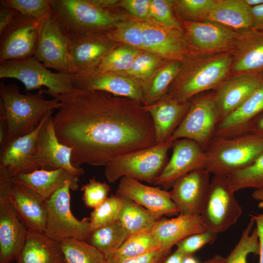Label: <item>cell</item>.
Masks as SVG:
<instances>
[{
    "mask_svg": "<svg viewBox=\"0 0 263 263\" xmlns=\"http://www.w3.org/2000/svg\"><path fill=\"white\" fill-rule=\"evenodd\" d=\"M51 96L61 103L53 122L58 140L73 149L75 167H105L118 156L156 145L151 117L138 101L75 88Z\"/></svg>",
    "mask_w": 263,
    "mask_h": 263,
    "instance_id": "obj_1",
    "label": "cell"
},
{
    "mask_svg": "<svg viewBox=\"0 0 263 263\" xmlns=\"http://www.w3.org/2000/svg\"><path fill=\"white\" fill-rule=\"evenodd\" d=\"M178 75L166 94L179 102L191 100L196 95L216 90L227 77L233 61V53L200 54L190 52L183 60Z\"/></svg>",
    "mask_w": 263,
    "mask_h": 263,
    "instance_id": "obj_2",
    "label": "cell"
},
{
    "mask_svg": "<svg viewBox=\"0 0 263 263\" xmlns=\"http://www.w3.org/2000/svg\"><path fill=\"white\" fill-rule=\"evenodd\" d=\"M43 94L40 90L34 94H24L16 85L0 83V115L4 117L7 125L2 146L32 132L45 115L61 106L57 99H46Z\"/></svg>",
    "mask_w": 263,
    "mask_h": 263,
    "instance_id": "obj_3",
    "label": "cell"
},
{
    "mask_svg": "<svg viewBox=\"0 0 263 263\" xmlns=\"http://www.w3.org/2000/svg\"><path fill=\"white\" fill-rule=\"evenodd\" d=\"M50 3L52 16L70 37L107 33L122 22L113 10L91 0H50Z\"/></svg>",
    "mask_w": 263,
    "mask_h": 263,
    "instance_id": "obj_4",
    "label": "cell"
},
{
    "mask_svg": "<svg viewBox=\"0 0 263 263\" xmlns=\"http://www.w3.org/2000/svg\"><path fill=\"white\" fill-rule=\"evenodd\" d=\"M205 151V169L214 175L227 177L249 166L263 153V138L252 135L213 136Z\"/></svg>",
    "mask_w": 263,
    "mask_h": 263,
    "instance_id": "obj_5",
    "label": "cell"
},
{
    "mask_svg": "<svg viewBox=\"0 0 263 263\" xmlns=\"http://www.w3.org/2000/svg\"><path fill=\"white\" fill-rule=\"evenodd\" d=\"M173 142L168 140L113 158L105 166L107 181L113 183L126 176L153 184L168 162V152Z\"/></svg>",
    "mask_w": 263,
    "mask_h": 263,
    "instance_id": "obj_6",
    "label": "cell"
},
{
    "mask_svg": "<svg viewBox=\"0 0 263 263\" xmlns=\"http://www.w3.org/2000/svg\"><path fill=\"white\" fill-rule=\"evenodd\" d=\"M0 78L21 81L27 91L40 88L50 96L68 93L74 89L70 74L49 71L35 56L18 60L0 61Z\"/></svg>",
    "mask_w": 263,
    "mask_h": 263,
    "instance_id": "obj_7",
    "label": "cell"
},
{
    "mask_svg": "<svg viewBox=\"0 0 263 263\" xmlns=\"http://www.w3.org/2000/svg\"><path fill=\"white\" fill-rule=\"evenodd\" d=\"M234 193L227 177L214 175L200 214L201 223L206 230L217 234L226 231L237 222L242 210Z\"/></svg>",
    "mask_w": 263,
    "mask_h": 263,
    "instance_id": "obj_8",
    "label": "cell"
},
{
    "mask_svg": "<svg viewBox=\"0 0 263 263\" xmlns=\"http://www.w3.org/2000/svg\"><path fill=\"white\" fill-rule=\"evenodd\" d=\"M71 184L67 182L47 200L48 217L44 234L60 243L70 239L88 242L93 231L90 218L78 220L70 209Z\"/></svg>",
    "mask_w": 263,
    "mask_h": 263,
    "instance_id": "obj_9",
    "label": "cell"
},
{
    "mask_svg": "<svg viewBox=\"0 0 263 263\" xmlns=\"http://www.w3.org/2000/svg\"><path fill=\"white\" fill-rule=\"evenodd\" d=\"M213 95L212 93L191 99L187 114L169 140L191 139L205 150L219 121Z\"/></svg>",
    "mask_w": 263,
    "mask_h": 263,
    "instance_id": "obj_10",
    "label": "cell"
},
{
    "mask_svg": "<svg viewBox=\"0 0 263 263\" xmlns=\"http://www.w3.org/2000/svg\"><path fill=\"white\" fill-rule=\"evenodd\" d=\"M70 45V37L51 16L41 21L35 56L47 68L71 75L75 70Z\"/></svg>",
    "mask_w": 263,
    "mask_h": 263,
    "instance_id": "obj_11",
    "label": "cell"
},
{
    "mask_svg": "<svg viewBox=\"0 0 263 263\" xmlns=\"http://www.w3.org/2000/svg\"><path fill=\"white\" fill-rule=\"evenodd\" d=\"M71 75L75 89L105 92L145 104L143 83L126 74L91 70L76 71Z\"/></svg>",
    "mask_w": 263,
    "mask_h": 263,
    "instance_id": "obj_12",
    "label": "cell"
},
{
    "mask_svg": "<svg viewBox=\"0 0 263 263\" xmlns=\"http://www.w3.org/2000/svg\"><path fill=\"white\" fill-rule=\"evenodd\" d=\"M183 24L184 36L191 52L200 54L233 53L238 31L209 20H184Z\"/></svg>",
    "mask_w": 263,
    "mask_h": 263,
    "instance_id": "obj_13",
    "label": "cell"
},
{
    "mask_svg": "<svg viewBox=\"0 0 263 263\" xmlns=\"http://www.w3.org/2000/svg\"><path fill=\"white\" fill-rule=\"evenodd\" d=\"M41 21L19 13L0 34V61L35 56Z\"/></svg>",
    "mask_w": 263,
    "mask_h": 263,
    "instance_id": "obj_14",
    "label": "cell"
},
{
    "mask_svg": "<svg viewBox=\"0 0 263 263\" xmlns=\"http://www.w3.org/2000/svg\"><path fill=\"white\" fill-rule=\"evenodd\" d=\"M143 51L161 59L182 61L191 52L183 31L153 20H142Z\"/></svg>",
    "mask_w": 263,
    "mask_h": 263,
    "instance_id": "obj_15",
    "label": "cell"
},
{
    "mask_svg": "<svg viewBox=\"0 0 263 263\" xmlns=\"http://www.w3.org/2000/svg\"><path fill=\"white\" fill-rule=\"evenodd\" d=\"M172 148L170 159L153 184L166 190L171 188L178 179L186 174L198 169H205L207 162L205 150L191 139L176 140Z\"/></svg>",
    "mask_w": 263,
    "mask_h": 263,
    "instance_id": "obj_16",
    "label": "cell"
},
{
    "mask_svg": "<svg viewBox=\"0 0 263 263\" xmlns=\"http://www.w3.org/2000/svg\"><path fill=\"white\" fill-rule=\"evenodd\" d=\"M36 149L40 169L52 170L63 169L77 177L84 173L83 169L75 167L72 164L73 149L58 140L53 122V114L47 119L38 133Z\"/></svg>",
    "mask_w": 263,
    "mask_h": 263,
    "instance_id": "obj_17",
    "label": "cell"
},
{
    "mask_svg": "<svg viewBox=\"0 0 263 263\" xmlns=\"http://www.w3.org/2000/svg\"><path fill=\"white\" fill-rule=\"evenodd\" d=\"M210 173L205 169L193 170L178 179L169 191L179 214L200 215L210 185Z\"/></svg>",
    "mask_w": 263,
    "mask_h": 263,
    "instance_id": "obj_18",
    "label": "cell"
},
{
    "mask_svg": "<svg viewBox=\"0 0 263 263\" xmlns=\"http://www.w3.org/2000/svg\"><path fill=\"white\" fill-rule=\"evenodd\" d=\"M262 73H244L227 77L214 93L218 122L238 109L260 85Z\"/></svg>",
    "mask_w": 263,
    "mask_h": 263,
    "instance_id": "obj_19",
    "label": "cell"
},
{
    "mask_svg": "<svg viewBox=\"0 0 263 263\" xmlns=\"http://www.w3.org/2000/svg\"><path fill=\"white\" fill-rule=\"evenodd\" d=\"M116 193L144 207L159 219L164 215H178L179 210L169 191L160 187H151L130 177L120 179Z\"/></svg>",
    "mask_w": 263,
    "mask_h": 263,
    "instance_id": "obj_20",
    "label": "cell"
},
{
    "mask_svg": "<svg viewBox=\"0 0 263 263\" xmlns=\"http://www.w3.org/2000/svg\"><path fill=\"white\" fill-rule=\"evenodd\" d=\"M53 111L42 118L36 129L0 147V164L7 167L13 176L40 169L37 159V140L38 133Z\"/></svg>",
    "mask_w": 263,
    "mask_h": 263,
    "instance_id": "obj_21",
    "label": "cell"
},
{
    "mask_svg": "<svg viewBox=\"0 0 263 263\" xmlns=\"http://www.w3.org/2000/svg\"><path fill=\"white\" fill-rule=\"evenodd\" d=\"M9 200L28 232L44 233L48 217L47 200L31 188L16 183Z\"/></svg>",
    "mask_w": 263,
    "mask_h": 263,
    "instance_id": "obj_22",
    "label": "cell"
},
{
    "mask_svg": "<svg viewBox=\"0 0 263 263\" xmlns=\"http://www.w3.org/2000/svg\"><path fill=\"white\" fill-rule=\"evenodd\" d=\"M70 39L71 56L75 72L95 69L110 52L118 46L107 33L75 36L70 37Z\"/></svg>",
    "mask_w": 263,
    "mask_h": 263,
    "instance_id": "obj_23",
    "label": "cell"
},
{
    "mask_svg": "<svg viewBox=\"0 0 263 263\" xmlns=\"http://www.w3.org/2000/svg\"><path fill=\"white\" fill-rule=\"evenodd\" d=\"M28 231L9 200L0 201V263L16 261Z\"/></svg>",
    "mask_w": 263,
    "mask_h": 263,
    "instance_id": "obj_24",
    "label": "cell"
},
{
    "mask_svg": "<svg viewBox=\"0 0 263 263\" xmlns=\"http://www.w3.org/2000/svg\"><path fill=\"white\" fill-rule=\"evenodd\" d=\"M232 53L230 72L263 73V30L252 28L238 32Z\"/></svg>",
    "mask_w": 263,
    "mask_h": 263,
    "instance_id": "obj_25",
    "label": "cell"
},
{
    "mask_svg": "<svg viewBox=\"0 0 263 263\" xmlns=\"http://www.w3.org/2000/svg\"><path fill=\"white\" fill-rule=\"evenodd\" d=\"M191 100H175L166 94L156 102L144 106L151 117L155 133L156 144L169 140L187 114Z\"/></svg>",
    "mask_w": 263,
    "mask_h": 263,
    "instance_id": "obj_26",
    "label": "cell"
},
{
    "mask_svg": "<svg viewBox=\"0 0 263 263\" xmlns=\"http://www.w3.org/2000/svg\"><path fill=\"white\" fill-rule=\"evenodd\" d=\"M206 230L200 215H183L159 219L151 229L160 249L171 251V248L191 235Z\"/></svg>",
    "mask_w": 263,
    "mask_h": 263,
    "instance_id": "obj_27",
    "label": "cell"
},
{
    "mask_svg": "<svg viewBox=\"0 0 263 263\" xmlns=\"http://www.w3.org/2000/svg\"><path fill=\"white\" fill-rule=\"evenodd\" d=\"M13 180L15 183L31 188L46 200H48L67 182L71 183L72 190H77L79 187V177L63 169L52 170L38 169L31 173L13 176Z\"/></svg>",
    "mask_w": 263,
    "mask_h": 263,
    "instance_id": "obj_28",
    "label": "cell"
},
{
    "mask_svg": "<svg viewBox=\"0 0 263 263\" xmlns=\"http://www.w3.org/2000/svg\"><path fill=\"white\" fill-rule=\"evenodd\" d=\"M16 263H66L59 244L44 233L27 232Z\"/></svg>",
    "mask_w": 263,
    "mask_h": 263,
    "instance_id": "obj_29",
    "label": "cell"
},
{
    "mask_svg": "<svg viewBox=\"0 0 263 263\" xmlns=\"http://www.w3.org/2000/svg\"><path fill=\"white\" fill-rule=\"evenodd\" d=\"M263 111V73L261 83L247 99L236 111L219 122L214 136L233 137L253 117Z\"/></svg>",
    "mask_w": 263,
    "mask_h": 263,
    "instance_id": "obj_30",
    "label": "cell"
},
{
    "mask_svg": "<svg viewBox=\"0 0 263 263\" xmlns=\"http://www.w3.org/2000/svg\"><path fill=\"white\" fill-rule=\"evenodd\" d=\"M207 20L238 32L253 28L250 8L244 0H215Z\"/></svg>",
    "mask_w": 263,
    "mask_h": 263,
    "instance_id": "obj_31",
    "label": "cell"
},
{
    "mask_svg": "<svg viewBox=\"0 0 263 263\" xmlns=\"http://www.w3.org/2000/svg\"><path fill=\"white\" fill-rule=\"evenodd\" d=\"M182 61H168L157 70L151 78L143 86L144 106L151 105L165 96L180 73Z\"/></svg>",
    "mask_w": 263,
    "mask_h": 263,
    "instance_id": "obj_32",
    "label": "cell"
},
{
    "mask_svg": "<svg viewBox=\"0 0 263 263\" xmlns=\"http://www.w3.org/2000/svg\"><path fill=\"white\" fill-rule=\"evenodd\" d=\"M121 197L122 204L118 220L129 234L151 230L159 219L141 205Z\"/></svg>",
    "mask_w": 263,
    "mask_h": 263,
    "instance_id": "obj_33",
    "label": "cell"
},
{
    "mask_svg": "<svg viewBox=\"0 0 263 263\" xmlns=\"http://www.w3.org/2000/svg\"><path fill=\"white\" fill-rule=\"evenodd\" d=\"M160 249L151 230L132 234L115 251L108 256V263H119Z\"/></svg>",
    "mask_w": 263,
    "mask_h": 263,
    "instance_id": "obj_34",
    "label": "cell"
},
{
    "mask_svg": "<svg viewBox=\"0 0 263 263\" xmlns=\"http://www.w3.org/2000/svg\"><path fill=\"white\" fill-rule=\"evenodd\" d=\"M130 236L118 220L93 230L87 242L107 257L118 249Z\"/></svg>",
    "mask_w": 263,
    "mask_h": 263,
    "instance_id": "obj_35",
    "label": "cell"
},
{
    "mask_svg": "<svg viewBox=\"0 0 263 263\" xmlns=\"http://www.w3.org/2000/svg\"><path fill=\"white\" fill-rule=\"evenodd\" d=\"M59 246L66 263H108L106 256L87 242L70 239Z\"/></svg>",
    "mask_w": 263,
    "mask_h": 263,
    "instance_id": "obj_36",
    "label": "cell"
},
{
    "mask_svg": "<svg viewBox=\"0 0 263 263\" xmlns=\"http://www.w3.org/2000/svg\"><path fill=\"white\" fill-rule=\"evenodd\" d=\"M140 51L127 45L117 46L92 70L99 72L125 73L131 69Z\"/></svg>",
    "mask_w": 263,
    "mask_h": 263,
    "instance_id": "obj_37",
    "label": "cell"
},
{
    "mask_svg": "<svg viewBox=\"0 0 263 263\" xmlns=\"http://www.w3.org/2000/svg\"><path fill=\"white\" fill-rule=\"evenodd\" d=\"M227 177L235 192L246 188L263 189V153L249 166Z\"/></svg>",
    "mask_w": 263,
    "mask_h": 263,
    "instance_id": "obj_38",
    "label": "cell"
},
{
    "mask_svg": "<svg viewBox=\"0 0 263 263\" xmlns=\"http://www.w3.org/2000/svg\"><path fill=\"white\" fill-rule=\"evenodd\" d=\"M255 223L254 219L251 217L238 243L225 258V263H247L248 255H259L260 243L256 227L252 230Z\"/></svg>",
    "mask_w": 263,
    "mask_h": 263,
    "instance_id": "obj_39",
    "label": "cell"
},
{
    "mask_svg": "<svg viewBox=\"0 0 263 263\" xmlns=\"http://www.w3.org/2000/svg\"><path fill=\"white\" fill-rule=\"evenodd\" d=\"M107 34L115 42L143 51L142 20L123 21Z\"/></svg>",
    "mask_w": 263,
    "mask_h": 263,
    "instance_id": "obj_40",
    "label": "cell"
},
{
    "mask_svg": "<svg viewBox=\"0 0 263 263\" xmlns=\"http://www.w3.org/2000/svg\"><path fill=\"white\" fill-rule=\"evenodd\" d=\"M121 204V196L116 193L95 207L90 217L93 231L118 221Z\"/></svg>",
    "mask_w": 263,
    "mask_h": 263,
    "instance_id": "obj_41",
    "label": "cell"
},
{
    "mask_svg": "<svg viewBox=\"0 0 263 263\" xmlns=\"http://www.w3.org/2000/svg\"><path fill=\"white\" fill-rule=\"evenodd\" d=\"M0 3L22 16L41 21L52 16L50 0H0Z\"/></svg>",
    "mask_w": 263,
    "mask_h": 263,
    "instance_id": "obj_42",
    "label": "cell"
},
{
    "mask_svg": "<svg viewBox=\"0 0 263 263\" xmlns=\"http://www.w3.org/2000/svg\"><path fill=\"white\" fill-rule=\"evenodd\" d=\"M215 0H173V6L184 20L201 21L207 20Z\"/></svg>",
    "mask_w": 263,
    "mask_h": 263,
    "instance_id": "obj_43",
    "label": "cell"
},
{
    "mask_svg": "<svg viewBox=\"0 0 263 263\" xmlns=\"http://www.w3.org/2000/svg\"><path fill=\"white\" fill-rule=\"evenodd\" d=\"M161 59L144 51H140L131 69L123 73L141 81L143 86L152 77Z\"/></svg>",
    "mask_w": 263,
    "mask_h": 263,
    "instance_id": "obj_44",
    "label": "cell"
},
{
    "mask_svg": "<svg viewBox=\"0 0 263 263\" xmlns=\"http://www.w3.org/2000/svg\"><path fill=\"white\" fill-rule=\"evenodd\" d=\"M173 0H151L150 17L159 23L183 31L173 12Z\"/></svg>",
    "mask_w": 263,
    "mask_h": 263,
    "instance_id": "obj_45",
    "label": "cell"
},
{
    "mask_svg": "<svg viewBox=\"0 0 263 263\" xmlns=\"http://www.w3.org/2000/svg\"><path fill=\"white\" fill-rule=\"evenodd\" d=\"M81 190L83 191L82 200L85 205L94 208L107 199L111 188L106 183L91 178L82 187Z\"/></svg>",
    "mask_w": 263,
    "mask_h": 263,
    "instance_id": "obj_46",
    "label": "cell"
},
{
    "mask_svg": "<svg viewBox=\"0 0 263 263\" xmlns=\"http://www.w3.org/2000/svg\"><path fill=\"white\" fill-rule=\"evenodd\" d=\"M217 235L207 230L191 235L177 243L176 249L187 256L193 255L206 244L213 242L217 238Z\"/></svg>",
    "mask_w": 263,
    "mask_h": 263,
    "instance_id": "obj_47",
    "label": "cell"
},
{
    "mask_svg": "<svg viewBox=\"0 0 263 263\" xmlns=\"http://www.w3.org/2000/svg\"><path fill=\"white\" fill-rule=\"evenodd\" d=\"M151 0H124L119 2L120 6L139 19L151 20L150 17Z\"/></svg>",
    "mask_w": 263,
    "mask_h": 263,
    "instance_id": "obj_48",
    "label": "cell"
},
{
    "mask_svg": "<svg viewBox=\"0 0 263 263\" xmlns=\"http://www.w3.org/2000/svg\"><path fill=\"white\" fill-rule=\"evenodd\" d=\"M171 253L158 249L119 263H164Z\"/></svg>",
    "mask_w": 263,
    "mask_h": 263,
    "instance_id": "obj_49",
    "label": "cell"
},
{
    "mask_svg": "<svg viewBox=\"0 0 263 263\" xmlns=\"http://www.w3.org/2000/svg\"><path fill=\"white\" fill-rule=\"evenodd\" d=\"M243 135L263 138V111L253 117L232 137Z\"/></svg>",
    "mask_w": 263,
    "mask_h": 263,
    "instance_id": "obj_50",
    "label": "cell"
},
{
    "mask_svg": "<svg viewBox=\"0 0 263 263\" xmlns=\"http://www.w3.org/2000/svg\"><path fill=\"white\" fill-rule=\"evenodd\" d=\"M15 183L8 168L0 164V201L9 200Z\"/></svg>",
    "mask_w": 263,
    "mask_h": 263,
    "instance_id": "obj_51",
    "label": "cell"
},
{
    "mask_svg": "<svg viewBox=\"0 0 263 263\" xmlns=\"http://www.w3.org/2000/svg\"><path fill=\"white\" fill-rule=\"evenodd\" d=\"M19 14L16 9L0 5V34L9 26Z\"/></svg>",
    "mask_w": 263,
    "mask_h": 263,
    "instance_id": "obj_52",
    "label": "cell"
},
{
    "mask_svg": "<svg viewBox=\"0 0 263 263\" xmlns=\"http://www.w3.org/2000/svg\"><path fill=\"white\" fill-rule=\"evenodd\" d=\"M256 224V228L260 243L259 263H263V213L256 215H251Z\"/></svg>",
    "mask_w": 263,
    "mask_h": 263,
    "instance_id": "obj_53",
    "label": "cell"
},
{
    "mask_svg": "<svg viewBox=\"0 0 263 263\" xmlns=\"http://www.w3.org/2000/svg\"><path fill=\"white\" fill-rule=\"evenodd\" d=\"M253 28L263 30V4L250 8Z\"/></svg>",
    "mask_w": 263,
    "mask_h": 263,
    "instance_id": "obj_54",
    "label": "cell"
},
{
    "mask_svg": "<svg viewBox=\"0 0 263 263\" xmlns=\"http://www.w3.org/2000/svg\"><path fill=\"white\" fill-rule=\"evenodd\" d=\"M187 255L176 249L171 253L166 259L164 263H183L184 260Z\"/></svg>",
    "mask_w": 263,
    "mask_h": 263,
    "instance_id": "obj_55",
    "label": "cell"
},
{
    "mask_svg": "<svg viewBox=\"0 0 263 263\" xmlns=\"http://www.w3.org/2000/svg\"><path fill=\"white\" fill-rule=\"evenodd\" d=\"M95 5L102 8L113 10L119 4L120 1L116 0H91Z\"/></svg>",
    "mask_w": 263,
    "mask_h": 263,
    "instance_id": "obj_56",
    "label": "cell"
},
{
    "mask_svg": "<svg viewBox=\"0 0 263 263\" xmlns=\"http://www.w3.org/2000/svg\"><path fill=\"white\" fill-rule=\"evenodd\" d=\"M225 258L220 255H215L211 258L201 263H225Z\"/></svg>",
    "mask_w": 263,
    "mask_h": 263,
    "instance_id": "obj_57",
    "label": "cell"
},
{
    "mask_svg": "<svg viewBox=\"0 0 263 263\" xmlns=\"http://www.w3.org/2000/svg\"><path fill=\"white\" fill-rule=\"evenodd\" d=\"M254 199L263 203V189H256L252 194Z\"/></svg>",
    "mask_w": 263,
    "mask_h": 263,
    "instance_id": "obj_58",
    "label": "cell"
},
{
    "mask_svg": "<svg viewBox=\"0 0 263 263\" xmlns=\"http://www.w3.org/2000/svg\"><path fill=\"white\" fill-rule=\"evenodd\" d=\"M249 8L257 7L263 4V0H244Z\"/></svg>",
    "mask_w": 263,
    "mask_h": 263,
    "instance_id": "obj_59",
    "label": "cell"
},
{
    "mask_svg": "<svg viewBox=\"0 0 263 263\" xmlns=\"http://www.w3.org/2000/svg\"><path fill=\"white\" fill-rule=\"evenodd\" d=\"M183 263H201L193 255H188L185 258Z\"/></svg>",
    "mask_w": 263,
    "mask_h": 263,
    "instance_id": "obj_60",
    "label": "cell"
},
{
    "mask_svg": "<svg viewBox=\"0 0 263 263\" xmlns=\"http://www.w3.org/2000/svg\"><path fill=\"white\" fill-rule=\"evenodd\" d=\"M9 263H14V262H10Z\"/></svg>",
    "mask_w": 263,
    "mask_h": 263,
    "instance_id": "obj_61",
    "label": "cell"
}]
</instances>
